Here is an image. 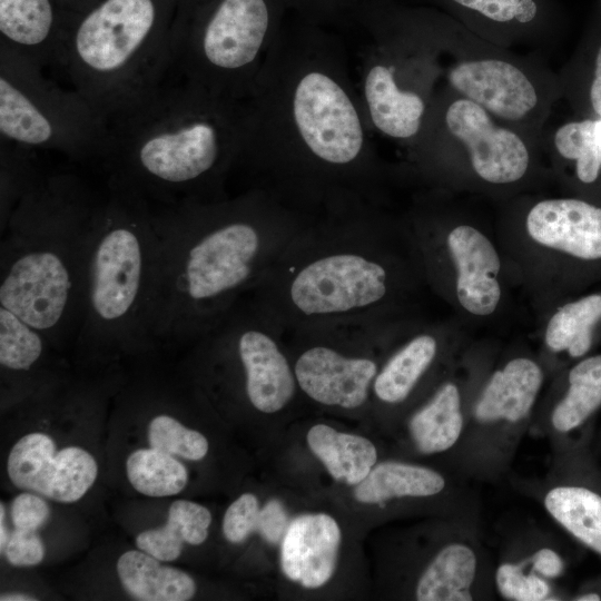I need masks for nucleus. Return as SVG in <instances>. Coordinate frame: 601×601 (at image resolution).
Returning a JSON list of instances; mask_svg holds the SVG:
<instances>
[{
  "label": "nucleus",
  "instance_id": "obj_1",
  "mask_svg": "<svg viewBox=\"0 0 601 601\" xmlns=\"http://www.w3.org/2000/svg\"><path fill=\"white\" fill-rule=\"evenodd\" d=\"M347 48L315 24L283 27L243 100L231 176L313 219L386 207L397 167L380 155Z\"/></svg>",
  "mask_w": 601,
  "mask_h": 601
},
{
  "label": "nucleus",
  "instance_id": "obj_2",
  "mask_svg": "<svg viewBox=\"0 0 601 601\" xmlns=\"http://www.w3.org/2000/svg\"><path fill=\"white\" fill-rule=\"evenodd\" d=\"M158 239L155 343L196 342L267 275L313 219L264 191L151 206Z\"/></svg>",
  "mask_w": 601,
  "mask_h": 601
},
{
  "label": "nucleus",
  "instance_id": "obj_3",
  "mask_svg": "<svg viewBox=\"0 0 601 601\" xmlns=\"http://www.w3.org/2000/svg\"><path fill=\"white\" fill-rule=\"evenodd\" d=\"M423 278L404 218L370 207L309 221L247 295L288 332L406 317Z\"/></svg>",
  "mask_w": 601,
  "mask_h": 601
},
{
  "label": "nucleus",
  "instance_id": "obj_4",
  "mask_svg": "<svg viewBox=\"0 0 601 601\" xmlns=\"http://www.w3.org/2000/svg\"><path fill=\"white\" fill-rule=\"evenodd\" d=\"M242 136L243 101L166 80L108 121L98 165L108 189L151 206L221 199Z\"/></svg>",
  "mask_w": 601,
  "mask_h": 601
},
{
  "label": "nucleus",
  "instance_id": "obj_5",
  "mask_svg": "<svg viewBox=\"0 0 601 601\" xmlns=\"http://www.w3.org/2000/svg\"><path fill=\"white\" fill-rule=\"evenodd\" d=\"M101 200L75 174H40L0 227V306L52 345L77 337Z\"/></svg>",
  "mask_w": 601,
  "mask_h": 601
},
{
  "label": "nucleus",
  "instance_id": "obj_6",
  "mask_svg": "<svg viewBox=\"0 0 601 601\" xmlns=\"http://www.w3.org/2000/svg\"><path fill=\"white\" fill-rule=\"evenodd\" d=\"M158 239L144 198L108 189L89 252L78 346L111 357L156 345Z\"/></svg>",
  "mask_w": 601,
  "mask_h": 601
},
{
  "label": "nucleus",
  "instance_id": "obj_7",
  "mask_svg": "<svg viewBox=\"0 0 601 601\" xmlns=\"http://www.w3.org/2000/svg\"><path fill=\"white\" fill-rule=\"evenodd\" d=\"M179 0H99L66 11L56 67L108 122L164 83Z\"/></svg>",
  "mask_w": 601,
  "mask_h": 601
},
{
  "label": "nucleus",
  "instance_id": "obj_8",
  "mask_svg": "<svg viewBox=\"0 0 601 601\" xmlns=\"http://www.w3.org/2000/svg\"><path fill=\"white\" fill-rule=\"evenodd\" d=\"M353 72L367 122L404 152L417 138L437 90L452 18L437 9L380 3Z\"/></svg>",
  "mask_w": 601,
  "mask_h": 601
},
{
  "label": "nucleus",
  "instance_id": "obj_9",
  "mask_svg": "<svg viewBox=\"0 0 601 601\" xmlns=\"http://www.w3.org/2000/svg\"><path fill=\"white\" fill-rule=\"evenodd\" d=\"M542 140L509 127L442 83L398 171L430 190H508L539 168Z\"/></svg>",
  "mask_w": 601,
  "mask_h": 601
},
{
  "label": "nucleus",
  "instance_id": "obj_10",
  "mask_svg": "<svg viewBox=\"0 0 601 601\" xmlns=\"http://www.w3.org/2000/svg\"><path fill=\"white\" fill-rule=\"evenodd\" d=\"M287 0H179L167 80L243 101L277 40Z\"/></svg>",
  "mask_w": 601,
  "mask_h": 601
},
{
  "label": "nucleus",
  "instance_id": "obj_11",
  "mask_svg": "<svg viewBox=\"0 0 601 601\" xmlns=\"http://www.w3.org/2000/svg\"><path fill=\"white\" fill-rule=\"evenodd\" d=\"M0 136L32 150L98 165L108 122L76 89L58 86L41 66L0 41Z\"/></svg>",
  "mask_w": 601,
  "mask_h": 601
},
{
  "label": "nucleus",
  "instance_id": "obj_12",
  "mask_svg": "<svg viewBox=\"0 0 601 601\" xmlns=\"http://www.w3.org/2000/svg\"><path fill=\"white\" fill-rule=\"evenodd\" d=\"M443 83L497 121L540 140L554 105L562 98L559 75L540 59L482 40L454 19Z\"/></svg>",
  "mask_w": 601,
  "mask_h": 601
},
{
  "label": "nucleus",
  "instance_id": "obj_13",
  "mask_svg": "<svg viewBox=\"0 0 601 601\" xmlns=\"http://www.w3.org/2000/svg\"><path fill=\"white\" fill-rule=\"evenodd\" d=\"M407 317L329 322L300 326L292 336V364L299 391L312 401L345 410L363 406L380 365L373 355L395 339Z\"/></svg>",
  "mask_w": 601,
  "mask_h": 601
},
{
  "label": "nucleus",
  "instance_id": "obj_14",
  "mask_svg": "<svg viewBox=\"0 0 601 601\" xmlns=\"http://www.w3.org/2000/svg\"><path fill=\"white\" fill-rule=\"evenodd\" d=\"M286 332L245 295L198 343L233 362L243 378V393L257 411L274 414L286 407L299 388Z\"/></svg>",
  "mask_w": 601,
  "mask_h": 601
},
{
  "label": "nucleus",
  "instance_id": "obj_15",
  "mask_svg": "<svg viewBox=\"0 0 601 601\" xmlns=\"http://www.w3.org/2000/svg\"><path fill=\"white\" fill-rule=\"evenodd\" d=\"M474 36L514 51L558 39L564 13L558 0H431Z\"/></svg>",
  "mask_w": 601,
  "mask_h": 601
},
{
  "label": "nucleus",
  "instance_id": "obj_16",
  "mask_svg": "<svg viewBox=\"0 0 601 601\" xmlns=\"http://www.w3.org/2000/svg\"><path fill=\"white\" fill-rule=\"evenodd\" d=\"M524 226L535 244L571 265L579 283L601 279V203L574 195L543 198L528 208Z\"/></svg>",
  "mask_w": 601,
  "mask_h": 601
},
{
  "label": "nucleus",
  "instance_id": "obj_17",
  "mask_svg": "<svg viewBox=\"0 0 601 601\" xmlns=\"http://www.w3.org/2000/svg\"><path fill=\"white\" fill-rule=\"evenodd\" d=\"M7 472L21 490L71 503L81 499L95 483L98 465L93 456L79 446H67L56 453L53 440L36 432L22 436L12 446Z\"/></svg>",
  "mask_w": 601,
  "mask_h": 601
},
{
  "label": "nucleus",
  "instance_id": "obj_18",
  "mask_svg": "<svg viewBox=\"0 0 601 601\" xmlns=\"http://www.w3.org/2000/svg\"><path fill=\"white\" fill-rule=\"evenodd\" d=\"M542 149L572 195L601 203V118L572 114L543 131Z\"/></svg>",
  "mask_w": 601,
  "mask_h": 601
},
{
  "label": "nucleus",
  "instance_id": "obj_19",
  "mask_svg": "<svg viewBox=\"0 0 601 601\" xmlns=\"http://www.w3.org/2000/svg\"><path fill=\"white\" fill-rule=\"evenodd\" d=\"M341 530L328 514H304L295 518L282 540L283 573L304 588L324 585L333 575Z\"/></svg>",
  "mask_w": 601,
  "mask_h": 601
},
{
  "label": "nucleus",
  "instance_id": "obj_20",
  "mask_svg": "<svg viewBox=\"0 0 601 601\" xmlns=\"http://www.w3.org/2000/svg\"><path fill=\"white\" fill-rule=\"evenodd\" d=\"M65 14L59 0H0V41L42 68L55 66Z\"/></svg>",
  "mask_w": 601,
  "mask_h": 601
},
{
  "label": "nucleus",
  "instance_id": "obj_21",
  "mask_svg": "<svg viewBox=\"0 0 601 601\" xmlns=\"http://www.w3.org/2000/svg\"><path fill=\"white\" fill-rule=\"evenodd\" d=\"M440 329L411 324L405 341L380 366L374 378L372 392L380 402L394 405L410 397L439 356Z\"/></svg>",
  "mask_w": 601,
  "mask_h": 601
},
{
  "label": "nucleus",
  "instance_id": "obj_22",
  "mask_svg": "<svg viewBox=\"0 0 601 601\" xmlns=\"http://www.w3.org/2000/svg\"><path fill=\"white\" fill-rule=\"evenodd\" d=\"M543 383L541 367L531 358L515 357L495 371L474 408L479 422L518 423L530 413Z\"/></svg>",
  "mask_w": 601,
  "mask_h": 601
},
{
  "label": "nucleus",
  "instance_id": "obj_23",
  "mask_svg": "<svg viewBox=\"0 0 601 601\" xmlns=\"http://www.w3.org/2000/svg\"><path fill=\"white\" fill-rule=\"evenodd\" d=\"M572 114L601 118V10L597 9L573 56L558 73Z\"/></svg>",
  "mask_w": 601,
  "mask_h": 601
},
{
  "label": "nucleus",
  "instance_id": "obj_24",
  "mask_svg": "<svg viewBox=\"0 0 601 601\" xmlns=\"http://www.w3.org/2000/svg\"><path fill=\"white\" fill-rule=\"evenodd\" d=\"M117 573L125 590L141 601H187L196 592L193 578L177 568L162 565L141 550L120 555Z\"/></svg>",
  "mask_w": 601,
  "mask_h": 601
},
{
  "label": "nucleus",
  "instance_id": "obj_25",
  "mask_svg": "<svg viewBox=\"0 0 601 601\" xmlns=\"http://www.w3.org/2000/svg\"><path fill=\"white\" fill-rule=\"evenodd\" d=\"M311 451L337 481L349 485L362 482L377 460L374 444L359 435L341 433L325 424L307 433Z\"/></svg>",
  "mask_w": 601,
  "mask_h": 601
},
{
  "label": "nucleus",
  "instance_id": "obj_26",
  "mask_svg": "<svg viewBox=\"0 0 601 601\" xmlns=\"http://www.w3.org/2000/svg\"><path fill=\"white\" fill-rule=\"evenodd\" d=\"M477 572V556L464 543L444 546L428 563L415 589L418 601H470Z\"/></svg>",
  "mask_w": 601,
  "mask_h": 601
},
{
  "label": "nucleus",
  "instance_id": "obj_27",
  "mask_svg": "<svg viewBox=\"0 0 601 601\" xmlns=\"http://www.w3.org/2000/svg\"><path fill=\"white\" fill-rule=\"evenodd\" d=\"M417 450L424 454L451 449L463 430V414L459 387L446 382L412 416L408 423Z\"/></svg>",
  "mask_w": 601,
  "mask_h": 601
},
{
  "label": "nucleus",
  "instance_id": "obj_28",
  "mask_svg": "<svg viewBox=\"0 0 601 601\" xmlns=\"http://www.w3.org/2000/svg\"><path fill=\"white\" fill-rule=\"evenodd\" d=\"M444 486V477L434 470L401 462H383L356 484L354 496L358 502L373 504L394 497L432 496Z\"/></svg>",
  "mask_w": 601,
  "mask_h": 601
},
{
  "label": "nucleus",
  "instance_id": "obj_29",
  "mask_svg": "<svg viewBox=\"0 0 601 601\" xmlns=\"http://www.w3.org/2000/svg\"><path fill=\"white\" fill-rule=\"evenodd\" d=\"M549 514L579 542L601 555V494L582 485H558L548 491Z\"/></svg>",
  "mask_w": 601,
  "mask_h": 601
},
{
  "label": "nucleus",
  "instance_id": "obj_30",
  "mask_svg": "<svg viewBox=\"0 0 601 601\" xmlns=\"http://www.w3.org/2000/svg\"><path fill=\"white\" fill-rule=\"evenodd\" d=\"M601 407V353L580 358L569 371L568 387L551 422L560 433L583 425Z\"/></svg>",
  "mask_w": 601,
  "mask_h": 601
},
{
  "label": "nucleus",
  "instance_id": "obj_31",
  "mask_svg": "<svg viewBox=\"0 0 601 601\" xmlns=\"http://www.w3.org/2000/svg\"><path fill=\"white\" fill-rule=\"evenodd\" d=\"M126 471L135 490L147 496L176 495L188 482L183 463L151 446L134 451L127 459Z\"/></svg>",
  "mask_w": 601,
  "mask_h": 601
},
{
  "label": "nucleus",
  "instance_id": "obj_32",
  "mask_svg": "<svg viewBox=\"0 0 601 601\" xmlns=\"http://www.w3.org/2000/svg\"><path fill=\"white\" fill-rule=\"evenodd\" d=\"M53 346L38 329L0 306V365L10 373L28 374Z\"/></svg>",
  "mask_w": 601,
  "mask_h": 601
},
{
  "label": "nucleus",
  "instance_id": "obj_33",
  "mask_svg": "<svg viewBox=\"0 0 601 601\" xmlns=\"http://www.w3.org/2000/svg\"><path fill=\"white\" fill-rule=\"evenodd\" d=\"M0 227L12 209L41 174L32 149L0 140Z\"/></svg>",
  "mask_w": 601,
  "mask_h": 601
},
{
  "label": "nucleus",
  "instance_id": "obj_34",
  "mask_svg": "<svg viewBox=\"0 0 601 601\" xmlns=\"http://www.w3.org/2000/svg\"><path fill=\"white\" fill-rule=\"evenodd\" d=\"M147 434L151 447L174 456L199 461L208 452V441L201 433L184 426L167 414L154 416L148 424Z\"/></svg>",
  "mask_w": 601,
  "mask_h": 601
},
{
  "label": "nucleus",
  "instance_id": "obj_35",
  "mask_svg": "<svg viewBox=\"0 0 601 601\" xmlns=\"http://www.w3.org/2000/svg\"><path fill=\"white\" fill-rule=\"evenodd\" d=\"M495 583L500 594L508 600H552L548 580L541 575L525 573L522 564H501L495 573Z\"/></svg>",
  "mask_w": 601,
  "mask_h": 601
},
{
  "label": "nucleus",
  "instance_id": "obj_36",
  "mask_svg": "<svg viewBox=\"0 0 601 601\" xmlns=\"http://www.w3.org/2000/svg\"><path fill=\"white\" fill-rule=\"evenodd\" d=\"M166 523L185 543L199 545L208 536L211 514L201 504L188 500H176L169 506Z\"/></svg>",
  "mask_w": 601,
  "mask_h": 601
},
{
  "label": "nucleus",
  "instance_id": "obj_37",
  "mask_svg": "<svg viewBox=\"0 0 601 601\" xmlns=\"http://www.w3.org/2000/svg\"><path fill=\"white\" fill-rule=\"evenodd\" d=\"M260 506L252 493L242 494L226 510L223 520L224 536L230 543H242L256 531Z\"/></svg>",
  "mask_w": 601,
  "mask_h": 601
},
{
  "label": "nucleus",
  "instance_id": "obj_38",
  "mask_svg": "<svg viewBox=\"0 0 601 601\" xmlns=\"http://www.w3.org/2000/svg\"><path fill=\"white\" fill-rule=\"evenodd\" d=\"M184 541L166 523L156 529L146 530L136 538L139 550L159 561H174L183 550Z\"/></svg>",
  "mask_w": 601,
  "mask_h": 601
},
{
  "label": "nucleus",
  "instance_id": "obj_39",
  "mask_svg": "<svg viewBox=\"0 0 601 601\" xmlns=\"http://www.w3.org/2000/svg\"><path fill=\"white\" fill-rule=\"evenodd\" d=\"M4 554L14 566H31L42 561L45 545L37 531L14 528L4 548Z\"/></svg>",
  "mask_w": 601,
  "mask_h": 601
},
{
  "label": "nucleus",
  "instance_id": "obj_40",
  "mask_svg": "<svg viewBox=\"0 0 601 601\" xmlns=\"http://www.w3.org/2000/svg\"><path fill=\"white\" fill-rule=\"evenodd\" d=\"M49 515L47 502L30 491L20 493L11 503V520L16 529L37 531Z\"/></svg>",
  "mask_w": 601,
  "mask_h": 601
},
{
  "label": "nucleus",
  "instance_id": "obj_41",
  "mask_svg": "<svg viewBox=\"0 0 601 601\" xmlns=\"http://www.w3.org/2000/svg\"><path fill=\"white\" fill-rule=\"evenodd\" d=\"M288 514L278 500H269L260 508L256 531L270 544L279 543L289 525Z\"/></svg>",
  "mask_w": 601,
  "mask_h": 601
},
{
  "label": "nucleus",
  "instance_id": "obj_42",
  "mask_svg": "<svg viewBox=\"0 0 601 601\" xmlns=\"http://www.w3.org/2000/svg\"><path fill=\"white\" fill-rule=\"evenodd\" d=\"M533 569L544 579H556L563 572V561L552 549L543 548L532 556Z\"/></svg>",
  "mask_w": 601,
  "mask_h": 601
},
{
  "label": "nucleus",
  "instance_id": "obj_43",
  "mask_svg": "<svg viewBox=\"0 0 601 601\" xmlns=\"http://www.w3.org/2000/svg\"><path fill=\"white\" fill-rule=\"evenodd\" d=\"M62 8L68 12H83L99 0H59Z\"/></svg>",
  "mask_w": 601,
  "mask_h": 601
},
{
  "label": "nucleus",
  "instance_id": "obj_44",
  "mask_svg": "<svg viewBox=\"0 0 601 601\" xmlns=\"http://www.w3.org/2000/svg\"><path fill=\"white\" fill-rule=\"evenodd\" d=\"M10 538V534H8V530L6 526V510L4 505L1 502L0 504V551L1 553L4 552V548L8 543V540Z\"/></svg>",
  "mask_w": 601,
  "mask_h": 601
},
{
  "label": "nucleus",
  "instance_id": "obj_45",
  "mask_svg": "<svg viewBox=\"0 0 601 601\" xmlns=\"http://www.w3.org/2000/svg\"><path fill=\"white\" fill-rule=\"evenodd\" d=\"M0 600L1 601H30V600H36V599L24 593H4V594H1Z\"/></svg>",
  "mask_w": 601,
  "mask_h": 601
},
{
  "label": "nucleus",
  "instance_id": "obj_46",
  "mask_svg": "<svg viewBox=\"0 0 601 601\" xmlns=\"http://www.w3.org/2000/svg\"><path fill=\"white\" fill-rule=\"evenodd\" d=\"M574 600H578V601H599V600H601V598H600V594H598L595 592H588V593H583V594L578 595Z\"/></svg>",
  "mask_w": 601,
  "mask_h": 601
},
{
  "label": "nucleus",
  "instance_id": "obj_47",
  "mask_svg": "<svg viewBox=\"0 0 601 601\" xmlns=\"http://www.w3.org/2000/svg\"><path fill=\"white\" fill-rule=\"evenodd\" d=\"M597 9L601 10V0L598 1Z\"/></svg>",
  "mask_w": 601,
  "mask_h": 601
}]
</instances>
